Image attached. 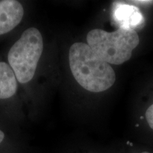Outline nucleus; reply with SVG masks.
<instances>
[{
  "label": "nucleus",
  "mask_w": 153,
  "mask_h": 153,
  "mask_svg": "<svg viewBox=\"0 0 153 153\" xmlns=\"http://www.w3.org/2000/svg\"><path fill=\"white\" fill-rule=\"evenodd\" d=\"M72 74L79 85L91 92L109 89L116 81L112 67L101 58L85 43H74L69 51Z\"/></svg>",
  "instance_id": "obj_1"
},
{
  "label": "nucleus",
  "mask_w": 153,
  "mask_h": 153,
  "mask_svg": "<svg viewBox=\"0 0 153 153\" xmlns=\"http://www.w3.org/2000/svg\"><path fill=\"white\" fill-rule=\"evenodd\" d=\"M88 45L108 64L121 65L131 57L132 52L138 45L137 31L118 28L113 32L93 29L87 33Z\"/></svg>",
  "instance_id": "obj_2"
},
{
  "label": "nucleus",
  "mask_w": 153,
  "mask_h": 153,
  "mask_svg": "<svg viewBox=\"0 0 153 153\" xmlns=\"http://www.w3.org/2000/svg\"><path fill=\"white\" fill-rule=\"evenodd\" d=\"M43 51V36L40 30L34 27L24 30L11 46L8 53V62L19 83H28L33 79Z\"/></svg>",
  "instance_id": "obj_3"
},
{
  "label": "nucleus",
  "mask_w": 153,
  "mask_h": 153,
  "mask_svg": "<svg viewBox=\"0 0 153 153\" xmlns=\"http://www.w3.org/2000/svg\"><path fill=\"white\" fill-rule=\"evenodd\" d=\"M112 17L118 28L136 31L142 27L145 19L140 9L135 6L128 4L116 2L112 9Z\"/></svg>",
  "instance_id": "obj_4"
},
{
  "label": "nucleus",
  "mask_w": 153,
  "mask_h": 153,
  "mask_svg": "<svg viewBox=\"0 0 153 153\" xmlns=\"http://www.w3.org/2000/svg\"><path fill=\"white\" fill-rule=\"evenodd\" d=\"M24 8L16 0L0 1V36L16 27L24 16Z\"/></svg>",
  "instance_id": "obj_5"
},
{
  "label": "nucleus",
  "mask_w": 153,
  "mask_h": 153,
  "mask_svg": "<svg viewBox=\"0 0 153 153\" xmlns=\"http://www.w3.org/2000/svg\"><path fill=\"white\" fill-rule=\"evenodd\" d=\"M18 81L12 69L5 62H0V99L13 97L17 91Z\"/></svg>",
  "instance_id": "obj_6"
},
{
  "label": "nucleus",
  "mask_w": 153,
  "mask_h": 153,
  "mask_svg": "<svg viewBox=\"0 0 153 153\" xmlns=\"http://www.w3.org/2000/svg\"><path fill=\"white\" fill-rule=\"evenodd\" d=\"M145 116H146L149 126L153 130V104L151 105L146 111Z\"/></svg>",
  "instance_id": "obj_7"
},
{
  "label": "nucleus",
  "mask_w": 153,
  "mask_h": 153,
  "mask_svg": "<svg viewBox=\"0 0 153 153\" xmlns=\"http://www.w3.org/2000/svg\"><path fill=\"white\" fill-rule=\"evenodd\" d=\"M135 2L143 4H152L153 1H135Z\"/></svg>",
  "instance_id": "obj_8"
},
{
  "label": "nucleus",
  "mask_w": 153,
  "mask_h": 153,
  "mask_svg": "<svg viewBox=\"0 0 153 153\" xmlns=\"http://www.w3.org/2000/svg\"><path fill=\"white\" fill-rule=\"evenodd\" d=\"M4 137H5L4 133L2 131H1V130H0V144L3 142Z\"/></svg>",
  "instance_id": "obj_9"
},
{
  "label": "nucleus",
  "mask_w": 153,
  "mask_h": 153,
  "mask_svg": "<svg viewBox=\"0 0 153 153\" xmlns=\"http://www.w3.org/2000/svg\"><path fill=\"white\" fill-rule=\"evenodd\" d=\"M140 153H150L149 152H146V151H145V152H140Z\"/></svg>",
  "instance_id": "obj_10"
}]
</instances>
